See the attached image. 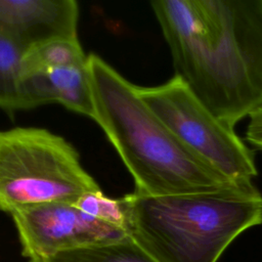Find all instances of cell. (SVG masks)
Segmentation results:
<instances>
[{
	"label": "cell",
	"mask_w": 262,
	"mask_h": 262,
	"mask_svg": "<svg viewBox=\"0 0 262 262\" xmlns=\"http://www.w3.org/2000/svg\"><path fill=\"white\" fill-rule=\"evenodd\" d=\"M93 119L133 177L135 192L175 195L214 192L238 183L181 142L125 79L97 54L87 56Z\"/></svg>",
	"instance_id": "obj_2"
},
{
	"label": "cell",
	"mask_w": 262,
	"mask_h": 262,
	"mask_svg": "<svg viewBox=\"0 0 262 262\" xmlns=\"http://www.w3.org/2000/svg\"><path fill=\"white\" fill-rule=\"evenodd\" d=\"M249 117L250 122L246 131V139L255 148L262 150V103Z\"/></svg>",
	"instance_id": "obj_13"
},
{
	"label": "cell",
	"mask_w": 262,
	"mask_h": 262,
	"mask_svg": "<svg viewBox=\"0 0 262 262\" xmlns=\"http://www.w3.org/2000/svg\"><path fill=\"white\" fill-rule=\"evenodd\" d=\"M24 52L0 32V108L6 112L28 110L21 60Z\"/></svg>",
	"instance_id": "obj_10"
},
{
	"label": "cell",
	"mask_w": 262,
	"mask_h": 262,
	"mask_svg": "<svg viewBox=\"0 0 262 262\" xmlns=\"http://www.w3.org/2000/svg\"><path fill=\"white\" fill-rule=\"evenodd\" d=\"M175 76L233 128L262 103V0L150 3Z\"/></svg>",
	"instance_id": "obj_1"
},
{
	"label": "cell",
	"mask_w": 262,
	"mask_h": 262,
	"mask_svg": "<svg viewBox=\"0 0 262 262\" xmlns=\"http://www.w3.org/2000/svg\"><path fill=\"white\" fill-rule=\"evenodd\" d=\"M74 204L84 212L127 230L121 198L112 199L106 196L101 189H97L84 193Z\"/></svg>",
	"instance_id": "obj_12"
},
{
	"label": "cell",
	"mask_w": 262,
	"mask_h": 262,
	"mask_svg": "<svg viewBox=\"0 0 262 262\" xmlns=\"http://www.w3.org/2000/svg\"><path fill=\"white\" fill-rule=\"evenodd\" d=\"M137 92L181 142L220 173L236 182L252 181L257 175L254 152L179 77L155 87L137 86Z\"/></svg>",
	"instance_id": "obj_5"
},
{
	"label": "cell",
	"mask_w": 262,
	"mask_h": 262,
	"mask_svg": "<svg viewBox=\"0 0 262 262\" xmlns=\"http://www.w3.org/2000/svg\"><path fill=\"white\" fill-rule=\"evenodd\" d=\"M129 236L158 262H216L243 231L262 224L252 181L214 192L121 198Z\"/></svg>",
	"instance_id": "obj_3"
},
{
	"label": "cell",
	"mask_w": 262,
	"mask_h": 262,
	"mask_svg": "<svg viewBox=\"0 0 262 262\" xmlns=\"http://www.w3.org/2000/svg\"><path fill=\"white\" fill-rule=\"evenodd\" d=\"M75 0H0V32L24 54L56 38H78Z\"/></svg>",
	"instance_id": "obj_7"
},
{
	"label": "cell",
	"mask_w": 262,
	"mask_h": 262,
	"mask_svg": "<svg viewBox=\"0 0 262 262\" xmlns=\"http://www.w3.org/2000/svg\"><path fill=\"white\" fill-rule=\"evenodd\" d=\"M100 189L63 137L38 127L0 131V211L10 215L52 203H74Z\"/></svg>",
	"instance_id": "obj_4"
},
{
	"label": "cell",
	"mask_w": 262,
	"mask_h": 262,
	"mask_svg": "<svg viewBox=\"0 0 262 262\" xmlns=\"http://www.w3.org/2000/svg\"><path fill=\"white\" fill-rule=\"evenodd\" d=\"M87 56L78 38H56L27 51L21 60V77L50 69L80 66Z\"/></svg>",
	"instance_id": "obj_9"
},
{
	"label": "cell",
	"mask_w": 262,
	"mask_h": 262,
	"mask_svg": "<svg viewBox=\"0 0 262 262\" xmlns=\"http://www.w3.org/2000/svg\"><path fill=\"white\" fill-rule=\"evenodd\" d=\"M28 108L52 102L93 119L94 106L87 62L23 77Z\"/></svg>",
	"instance_id": "obj_8"
},
{
	"label": "cell",
	"mask_w": 262,
	"mask_h": 262,
	"mask_svg": "<svg viewBox=\"0 0 262 262\" xmlns=\"http://www.w3.org/2000/svg\"><path fill=\"white\" fill-rule=\"evenodd\" d=\"M44 262H158L130 236L100 246L59 253Z\"/></svg>",
	"instance_id": "obj_11"
},
{
	"label": "cell",
	"mask_w": 262,
	"mask_h": 262,
	"mask_svg": "<svg viewBox=\"0 0 262 262\" xmlns=\"http://www.w3.org/2000/svg\"><path fill=\"white\" fill-rule=\"evenodd\" d=\"M29 262H44L63 252L123 241L128 231L98 219L74 203H52L11 215Z\"/></svg>",
	"instance_id": "obj_6"
}]
</instances>
